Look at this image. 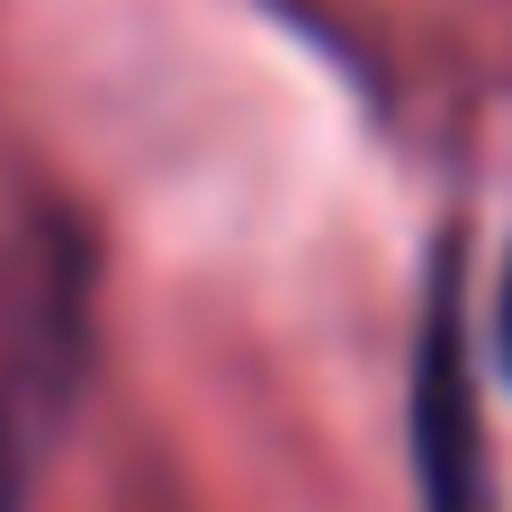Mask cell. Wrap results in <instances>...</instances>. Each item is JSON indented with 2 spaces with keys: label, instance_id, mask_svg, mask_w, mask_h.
<instances>
[{
  "label": "cell",
  "instance_id": "obj_2",
  "mask_svg": "<svg viewBox=\"0 0 512 512\" xmlns=\"http://www.w3.org/2000/svg\"><path fill=\"white\" fill-rule=\"evenodd\" d=\"M495 360L512 378V261H504V288H495Z\"/></svg>",
  "mask_w": 512,
  "mask_h": 512
},
{
  "label": "cell",
  "instance_id": "obj_1",
  "mask_svg": "<svg viewBox=\"0 0 512 512\" xmlns=\"http://www.w3.org/2000/svg\"><path fill=\"white\" fill-rule=\"evenodd\" d=\"M81 369V252L72 234L36 225L0 243V504L36 468L54 414L72 405Z\"/></svg>",
  "mask_w": 512,
  "mask_h": 512
}]
</instances>
